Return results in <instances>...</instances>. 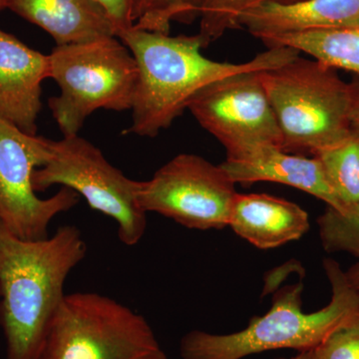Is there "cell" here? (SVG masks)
Here are the masks:
<instances>
[{"instance_id":"obj_7","label":"cell","mask_w":359,"mask_h":359,"mask_svg":"<svg viewBox=\"0 0 359 359\" xmlns=\"http://www.w3.org/2000/svg\"><path fill=\"white\" fill-rule=\"evenodd\" d=\"M49 148L48 161L33 174L35 192L55 185L71 189L92 210L114 219L123 244H139L147 229V212L138 202L141 182L125 176L100 149L79 135L49 140Z\"/></svg>"},{"instance_id":"obj_16","label":"cell","mask_w":359,"mask_h":359,"mask_svg":"<svg viewBox=\"0 0 359 359\" xmlns=\"http://www.w3.org/2000/svg\"><path fill=\"white\" fill-rule=\"evenodd\" d=\"M268 46L290 47L323 65L359 77V23L314 32L271 35L259 39Z\"/></svg>"},{"instance_id":"obj_23","label":"cell","mask_w":359,"mask_h":359,"mask_svg":"<svg viewBox=\"0 0 359 359\" xmlns=\"http://www.w3.org/2000/svg\"><path fill=\"white\" fill-rule=\"evenodd\" d=\"M353 86V106H351V123L354 130L359 132V77L351 82Z\"/></svg>"},{"instance_id":"obj_20","label":"cell","mask_w":359,"mask_h":359,"mask_svg":"<svg viewBox=\"0 0 359 359\" xmlns=\"http://www.w3.org/2000/svg\"><path fill=\"white\" fill-rule=\"evenodd\" d=\"M318 226L325 252H346L359 261V203L342 214L327 207Z\"/></svg>"},{"instance_id":"obj_25","label":"cell","mask_w":359,"mask_h":359,"mask_svg":"<svg viewBox=\"0 0 359 359\" xmlns=\"http://www.w3.org/2000/svg\"><path fill=\"white\" fill-rule=\"evenodd\" d=\"M276 359H313L311 358V351H304V353H297V355L292 356L290 358H276Z\"/></svg>"},{"instance_id":"obj_21","label":"cell","mask_w":359,"mask_h":359,"mask_svg":"<svg viewBox=\"0 0 359 359\" xmlns=\"http://www.w3.org/2000/svg\"><path fill=\"white\" fill-rule=\"evenodd\" d=\"M311 358L359 359V309L311 351Z\"/></svg>"},{"instance_id":"obj_18","label":"cell","mask_w":359,"mask_h":359,"mask_svg":"<svg viewBox=\"0 0 359 359\" xmlns=\"http://www.w3.org/2000/svg\"><path fill=\"white\" fill-rule=\"evenodd\" d=\"M299 0H203L198 36L203 49L221 39L229 30L241 27V18L248 11L269 2L292 4Z\"/></svg>"},{"instance_id":"obj_6","label":"cell","mask_w":359,"mask_h":359,"mask_svg":"<svg viewBox=\"0 0 359 359\" xmlns=\"http://www.w3.org/2000/svg\"><path fill=\"white\" fill-rule=\"evenodd\" d=\"M37 359H168L142 314L97 292L65 295Z\"/></svg>"},{"instance_id":"obj_5","label":"cell","mask_w":359,"mask_h":359,"mask_svg":"<svg viewBox=\"0 0 359 359\" xmlns=\"http://www.w3.org/2000/svg\"><path fill=\"white\" fill-rule=\"evenodd\" d=\"M48 60L49 78L60 89L49 108L63 137L78 135L97 110H131L138 68L117 37L56 45Z\"/></svg>"},{"instance_id":"obj_2","label":"cell","mask_w":359,"mask_h":359,"mask_svg":"<svg viewBox=\"0 0 359 359\" xmlns=\"http://www.w3.org/2000/svg\"><path fill=\"white\" fill-rule=\"evenodd\" d=\"M117 39L128 47L138 68L132 124L125 133L149 138L170 128L205 85L243 71L271 69L301 54L276 46L248 62H219L204 56L198 34L171 36L132 27Z\"/></svg>"},{"instance_id":"obj_15","label":"cell","mask_w":359,"mask_h":359,"mask_svg":"<svg viewBox=\"0 0 359 359\" xmlns=\"http://www.w3.org/2000/svg\"><path fill=\"white\" fill-rule=\"evenodd\" d=\"M4 8L29 21L57 45L116 37L112 23L95 0H4Z\"/></svg>"},{"instance_id":"obj_14","label":"cell","mask_w":359,"mask_h":359,"mask_svg":"<svg viewBox=\"0 0 359 359\" xmlns=\"http://www.w3.org/2000/svg\"><path fill=\"white\" fill-rule=\"evenodd\" d=\"M359 0H299L269 2L248 11L241 27L257 39L271 35L330 29L358 25Z\"/></svg>"},{"instance_id":"obj_8","label":"cell","mask_w":359,"mask_h":359,"mask_svg":"<svg viewBox=\"0 0 359 359\" xmlns=\"http://www.w3.org/2000/svg\"><path fill=\"white\" fill-rule=\"evenodd\" d=\"M236 184L222 165L195 154H180L141 182L138 202L146 212H156L192 230L229 226L237 196Z\"/></svg>"},{"instance_id":"obj_24","label":"cell","mask_w":359,"mask_h":359,"mask_svg":"<svg viewBox=\"0 0 359 359\" xmlns=\"http://www.w3.org/2000/svg\"><path fill=\"white\" fill-rule=\"evenodd\" d=\"M344 273L348 282L359 292V261H356L353 266H349Z\"/></svg>"},{"instance_id":"obj_19","label":"cell","mask_w":359,"mask_h":359,"mask_svg":"<svg viewBox=\"0 0 359 359\" xmlns=\"http://www.w3.org/2000/svg\"><path fill=\"white\" fill-rule=\"evenodd\" d=\"M203 0H135L134 26L170 34L173 22L191 25L199 20Z\"/></svg>"},{"instance_id":"obj_1","label":"cell","mask_w":359,"mask_h":359,"mask_svg":"<svg viewBox=\"0 0 359 359\" xmlns=\"http://www.w3.org/2000/svg\"><path fill=\"white\" fill-rule=\"evenodd\" d=\"M75 226L52 237L26 241L0 222V328L6 359H37L65 297L68 276L86 257Z\"/></svg>"},{"instance_id":"obj_12","label":"cell","mask_w":359,"mask_h":359,"mask_svg":"<svg viewBox=\"0 0 359 359\" xmlns=\"http://www.w3.org/2000/svg\"><path fill=\"white\" fill-rule=\"evenodd\" d=\"M47 78L48 55L0 30V119L36 135L41 85Z\"/></svg>"},{"instance_id":"obj_3","label":"cell","mask_w":359,"mask_h":359,"mask_svg":"<svg viewBox=\"0 0 359 359\" xmlns=\"http://www.w3.org/2000/svg\"><path fill=\"white\" fill-rule=\"evenodd\" d=\"M332 287V299L325 308L306 313L302 309V283L276 292L271 309L254 316L249 325L229 334L191 330L180 341L182 359H244L276 349L311 351L340 323L359 309V292L347 280L334 259L323 261Z\"/></svg>"},{"instance_id":"obj_9","label":"cell","mask_w":359,"mask_h":359,"mask_svg":"<svg viewBox=\"0 0 359 359\" xmlns=\"http://www.w3.org/2000/svg\"><path fill=\"white\" fill-rule=\"evenodd\" d=\"M49 157V139L0 119V222L21 240L48 237L53 219L79 203L80 196L66 187L48 199L36 195L33 174Z\"/></svg>"},{"instance_id":"obj_26","label":"cell","mask_w":359,"mask_h":359,"mask_svg":"<svg viewBox=\"0 0 359 359\" xmlns=\"http://www.w3.org/2000/svg\"><path fill=\"white\" fill-rule=\"evenodd\" d=\"M4 9V0H0V11Z\"/></svg>"},{"instance_id":"obj_10","label":"cell","mask_w":359,"mask_h":359,"mask_svg":"<svg viewBox=\"0 0 359 359\" xmlns=\"http://www.w3.org/2000/svg\"><path fill=\"white\" fill-rule=\"evenodd\" d=\"M187 109L224 146L226 155L257 145L283 149L282 131L259 71H243L205 85Z\"/></svg>"},{"instance_id":"obj_4","label":"cell","mask_w":359,"mask_h":359,"mask_svg":"<svg viewBox=\"0 0 359 359\" xmlns=\"http://www.w3.org/2000/svg\"><path fill=\"white\" fill-rule=\"evenodd\" d=\"M283 134V150L318 155L353 133V86L316 59H292L259 71Z\"/></svg>"},{"instance_id":"obj_13","label":"cell","mask_w":359,"mask_h":359,"mask_svg":"<svg viewBox=\"0 0 359 359\" xmlns=\"http://www.w3.org/2000/svg\"><path fill=\"white\" fill-rule=\"evenodd\" d=\"M309 226V214L301 205L264 193H238L229 223L238 237L261 250L299 240Z\"/></svg>"},{"instance_id":"obj_11","label":"cell","mask_w":359,"mask_h":359,"mask_svg":"<svg viewBox=\"0 0 359 359\" xmlns=\"http://www.w3.org/2000/svg\"><path fill=\"white\" fill-rule=\"evenodd\" d=\"M221 165L236 185L259 182L282 184L308 193L334 211L344 212L318 158L292 154L278 146L257 145L226 155Z\"/></svg>"},{"instance_id":"obj_22","label":"cell","mask_w":359,"mask_h":359,"mask_svg":"<svg viewBox=\"0 0 359 359\" xmlns=\"http://www.w3.org/2000/svg\"><path fill=\"white\" fill-rule=\"evenodd\" d=\"M109 18L116 37L134 26L135 0H95Z\"/></svg>"},{"instance_id":"obj_17","label":"cell","mask_w":359,"mask_h":359,"mask_svg":"<svg viewBox=\"0 0 359 359\" xmlns=\"http://www.w3.org/2000/svg\"><path fill=\"white\" fill-rule=\"evenodd\" d=\"M314 157L320 160L325 178L344 208V212L358 205L359 132L353 129V135L346 140L334 147L321 151Z\"/></svg>"}]
</instances>
